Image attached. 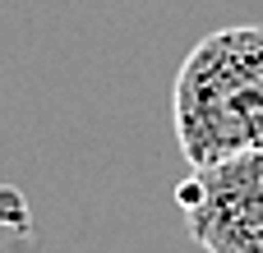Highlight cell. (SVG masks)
<instances>
[{"label":"cell","instance_id":"cell-1","mask_svg":"<svg viewBox=\"0 0 263 253\" xmlns=\"http://www.w3.org/2000/svg\"><path fill=\"white\" fill-rule=\"evenodd\" d=\"M171 124L190 171L263 147V28L208 32L171 88Z\"/></svg>","mask_w":263,"mask_h":253},{"label":"cell","instance_id":"cell-2","mask_svg":"<svg viewBox=\"0 0 263 253\" xmlns=\"http://www.w3.org/2000/svg\"><path fill=\"white\" fill-rule=\"evenodd\" d=\"M176 203L203 253H263V147L190 171Z\"/></svg>","mask_w":263,"mask_h":253}]
</instances>
